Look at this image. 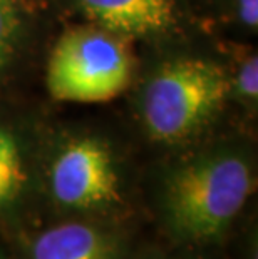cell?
<instances>
[{
	"mask_svg": "<svg viewBox=\"0 0 258 259\" xmlns=\"http://www.w3.org/2000/svg\"><path fill=\"white\" fill-rule=\"evenodd\" d=\"M253 191L248 161L235 152H213L183 164L168 176L163 211L179 239L208 242L219 238Z\"/></svg>",
	"mask_w": 258,
	"mask_h": 259,
	"instance_id": "cell-1",
	"label": "cell"
},
{
	"mask_svg": "<svg viewBox=\"0 0 258 259\" xmlns=\"http://www.w3.org/2000/svg\"><path fill=\"white\" fill-rule=\"evenodd\" d=\"M230 92L218 64L206 59H176L156 70L141 97L142 122L158 142H183L215 117Z\"/></svg>",
	"mask_w": 258,
	"mask_h": 259,
	"instance_id": "cell-2",
	"label": "cell"
},
{
	"mask_svg": "<svg viewBox=\"0 0 258 259\" xmlns=\"http://www.w3.org/2000/svg\"><path fill=\"white\" fill-rule=\"evenodd\" d=\"M134 59L126 37L97 25L64 32L47 64L49 94L62 102H107L126 91Z\"/></svg>",
	"mask_w": 258,
	"mask_h": 259,
	"instance_id": "cell-3",
	"label": "cell"
},
{
	"mask_svg": "<svg viewBox=\"0 0 258 259\" xmlns=\"http://www.w3.org/2000/svg\"><path fill=\"white\" fill-rule=\"evenodd\" d=\"M49 184L54 199L67 209L94 211L121 201L116 161L109 146L96 137H79L60 149Z\"/></svg>",
	"mask_w": 258,
	"mask_h": 259,
	"instance_id": "cell-4",
	"label": "cell"
},
{
	"mask_svg": "<svg viewBox=\"0 0 258 259\" xmlns=\"http://www.w3.org/2000/svg\"><path fill=\"white\" fill-rule=\"evenodd\" d=\"M92 24L121 37H151L176 22L174 0H76Z\"/></svg>",
	"mask_w": 258,
	"mask_h": 259,
	"instance_id": "cell-5",
	"label": "cell"
},
{
	"mask_svg": "<svg viewBox=\"0 0 258 259\" xmlns=\"http://www.w3.org/2000/svg\"><path fill=\"white\" fill-rule=\"evenodd\" d=\"M121 244L111 233L87 223H65L34 241L30 259H119Z\"/></svg>",
	"mask_w": 258,
	"mask_h": 259,
	"instance_id": "cell-6",
	"label": "cell"
},
{
	"mask_svg": "<svg viewBox=\"0 0 258 259\" xmlns=\"http://www.w3.org/2000/svg\"><path fill=\"white\" fill-rule=\"evenodd\" d=\"M25 183V169L17 139L0 129V209L19 196Z\"/></svg>",
	"mask_w": 258,
	"mask_h": 259,
	"instance_id": "cell-7",
	"label": "cell"
},
{
	"mask_svg": "<svg viewBox=\"0 0 258 259\" xmlns=\"http://www.w3.org/2000/svg\"><path fill=\"white\" fill-rule=\"evenodd\" d=\"M22 30L19 0H0V70L10 62Z\"/></svg>",
	"mask_w": 258,
	"mask_h": 259,
	"instance_id": "cell-8",
	"label": "cell"
},
{
	"mask_svg": "<svg viewBox=\"0 0 258 259\" xmlns=\"http://www.w3.org/2000/svg\"><path fill=\"white\" fill-rule=\"evenodd\" d=\"M237 84L238 91L243 97H246L248 101L256 99L258 96V62L256 56L248 57L241 65L240 72L237 75Z\"/></svg>",
	"mask_w": 258,
	"mask_h": 259,
	"instance_id": "cell-9",
	"label": "cell"
},
{
	"mask_svg": "<svg viewBox=\"0 0 258 259\" xmlns=\"http://www.w3.org/2000/svg\"><path fill=\"white\" fill-rule=\"evenodd\" d=\"M238 15L243 24L256 29L258 24V0H238Z\"/></svg>",
	"mask_w": 258,
	"mask_h": 259,
	"instance_id": "cell-10",
	"label": "cell"
},
{
	"mask_svg": "<svg viewBox=\"0 0 258 259\" xmlns=\"http://www.w3.org/2000/svg\"><path fill=\"white\" fill-rule=\"evenodd\" d=\"M0 259H4V257H0Z\"/></svg>",
	"mask_w": 258,
	"mask_h": 259,
	"instance_id": "cell-11",
	"label": "cell"
}]
</instances>
